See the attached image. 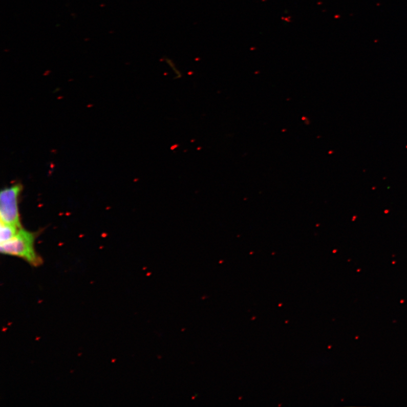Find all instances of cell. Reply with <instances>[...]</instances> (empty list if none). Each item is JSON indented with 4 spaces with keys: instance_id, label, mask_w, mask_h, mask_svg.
I'll return each instance as SVG.
<instances>
[{
    "instance_id": "obj_1",
    "label": "cell",
    "mask_w": 407,
    "mask_h": 407,
    "mask_svg": "<svg viewBox=\"0 0 407 407\" xmlns=\"http://www.w3.org/2000/svg\"><path fill=\"white\" fill-rule=\"evenodd\" d=\"M35 234L22 228L12 240L0 244L2 253L23 259L34 267L42 263L41 259L35 251Z\"/></svg>"
},
{
    "instance_id": "obj_2",
    "label": "cell",
    "mask_w": 407,
    "mask_h": 407,
    "mask_svg": "<svg viewBox=\"0 0 407 407\" xmlns=\"http://www.w3.org/2000/svg\"><path fill=\"white\" fill-rule=\"evenodd\" d=\"M23 189L21 184H15L2 190L0 194L1 222L22 227L18 209V197Z\"/></svg>"
},
{
    "instance_id": "obj_3",
    "label": "cell",
    "mask_w": 407,
    "mask_h": 407,
    "mask_svg": "<svg viewBox=\"0 0 407 407\" xmlns=\"http://www.w3.org/2000/svg\"><path fill=\"white\" fill-rule=\"evenodd\" d=\"M22 228L4 223L1 222L0 227V244L7 242L15 236Z\"/></svg>"
}]
</instances>
